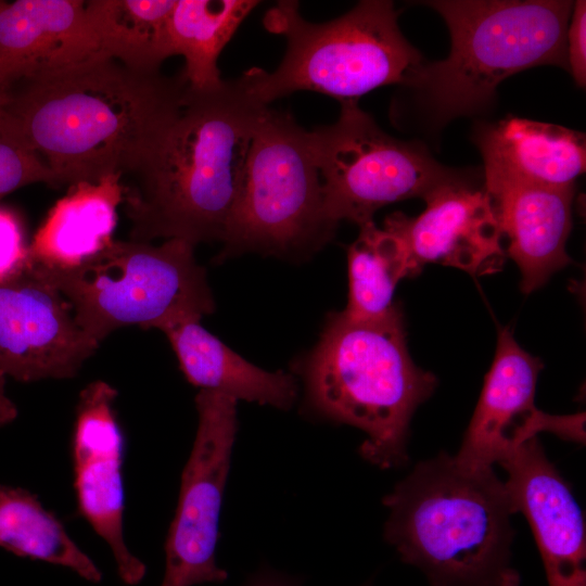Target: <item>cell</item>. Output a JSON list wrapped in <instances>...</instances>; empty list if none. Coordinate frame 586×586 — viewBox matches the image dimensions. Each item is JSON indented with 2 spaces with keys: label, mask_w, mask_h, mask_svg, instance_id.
Segmentation results:
<instances>
[{
  "label": "cell",
  "mask_w": 586,
  "mask_h": 586,
  "mask_svg": "<svg viewBox=\"0 0 586 586\" xmlns=\"http://www.w3.org/2000/svg\"><path fill=\"white\" fill-rule=\"evenodd\" d=\"M99 345L27 257L0 278V371L5 377L23 383L72 379Z\"/></svg>",
  "instance_id": "obj_11"
},
{
  "label": "cell",
  "mask_w": 586,
  "mask_h": 586,
  "mask_svg": "<svg viewBox=\"0 0 586 586\" xmlns=\"http://www.w3.org/2000/svg\"><path fill=\"white\" fill-rule=\"evenodd\" d=\"M0 547L23 558L67 568L91 583L101 570L31 492L0 484Z\"/></svg>",
  "instance_id": "obj_23"
},
{
  "label": "cell",
  "mask_w": 586,
  "mask_h": 586,
  "mask_svg": "<svg viewBox=\"0 0 586 586\" xmlns=\"http://www.w3.org/2000/svg\"><path fill=\"white\" fill-rule=\"evenodd\" d=\"M254 0H178L169 20L173 55L184 59L182 75L193 91L220 86V52L245 17L258 5Z\"/></svg>",
  "instance_id": "obj_22"
},
{
  "label": "cell",
  "mask_w": 586,
  "mask_h": 586,
  "mask_svg": "<svg viewBox=\"0 0 586 586\" xmlns=\"http://www.w3.org/2000/svg\"><path fill=\"white\" fill-rule=\"evenodd\" d=\"M450 35L447 58L423 62L405 85L435 126L475 115L494 101L498 85L524 69L568 71L566 30L573 1L434 0Z\"/></svg>",
  "instance_id": "obj_5"
},
{
  "label": "cell",
  "mask_w": 586,
  "mask_h": 586,
  "mask_svg": "<svg viewBox=\"0 0 586 586\" xmlns=\"http://www.w3.org/2000/svg\"><path fill=\"white\" fill-rule=\"evenodd\" d=\"M268 107L241 77L188 87L181 111L124 187L129 240L222 242L257 124Z\"/></svg>",
  "instance_id": "obj_2"
},
{
  "label": "cell",
  "mask_w": 586,
  "mask_h": 586,
  "mask_svg": "<svg viewBox=\"0 0 586 586\" xmlns=\"http://www.w3.org/2000/svg\"><path fill=\"white\" fill-rule=\"evenodd\" d=\"M484 189L506 239L505 252L521 271V289L531 293L572 262L565 243L575 187L495 181Z\"/></svg>",
  "instance_id": "obj_17"
},
{
  "label": "cell",
  "mask_w": 586,
  "mask_h": 586,
  "mask_svg": "<svg viewBox=\"0 0 586 586\" xmlns=\"http://www.w3.org/2000/svg\"><path fill=\"white\" fill-rule=\"evenodd\" d=\"M384 538L431 586H519L511 565L514 512L493 468L470 469L441 451L383 498Z\"/></svg>",
  "instance_id": "obj_3"
},
{
  "label": "cell",
  "mask_w": 586,
  "mask_h": 586,
  "mask_svg": "<svg viewBox=\"0 0 586 586\" xmlns=\"http://www.w3.org/2000/svg\"><path fill=\"white\" fill-rule=\"evenodd\" d=\"M309 409L368 434L358 453L391 469L409 460V424L433 393L436 378L412 361L402 313L372 320L331 314L301 367Z\"/></svg>",
  "instance_id": "obj_4"
},
{
  "label": "cell",
  "mask_w": 586,
  "mask_h": 586,
  "mask_svg": "<svg viewBox=\"0 0 586 586\" xmlns=\"http://www.w3.org/2000/svg\"><path fill=\"white\" fill-rule=\"evenodd\" d=\"M188 82L98 55L25 79L4 110L59 186L133 174L181 111Z\"/></svg>",
  "instance_id": "obj_1"
},
{
  "label": "cell",
  "mask_w": 586,
  "mask_h": 586,
  "mask_svg": "<svg viewBox=\"0 0 586 586\" xmlns=\"http://www.w3.org/2000/svg\"><path fill=\"white\" fill-rule=\"evenodd\" d=\"M188 382L260 405L286 410L297 397L296 379L282 370L269 372L231 351L205 330L198 319L182 320L162 330Z\"/></svg>",
  "instance_id": "obj_19"
},
{
  "label": "cell",
  "mask_w": 586,
  "mask_h": 586,
  "mask_svg": "<svg viewBox=\"0 0 586 586\" xmlns=\"http://www.w3.org/2000/svg\"><path fill=\"white\" fill-rule=\"evenodd\" d=\"M175 0H91L85 9L102 56L140 72H158L173 56Z\"/></svg>",
  "instance_id": "obj_21"
},
{
  "label": "cell",
  "mask_w": 586,
  "mask_h": 586,
  "mask_svg": "<svg viewBox=\"0 0 586 586\" xmlns=\"http://www.w3.org/2000/svg\"><path fill=\"white\" fill-rule=\"evenodd\" d=\"M340 103L335 123L309 131L324 212L333 225L345 219L360 227L387 204L424 200L464 178L436 162L424 145L386 133L357 101Z\"/></svg>",
  "instance_id": "obj_9"
},
{
  "label": "cell",
  "mask_w": 586,
  "mask_h": 586,
  "mask_svg": "<svg viewBox=\"0 0 586 586\" xmlns=\"http://www.w3.org/2000/svg\"><path fill=\"white\" fill-rule=\"evenodd\" d=\"M348 302L343 310L354 319L372 320L388 315L396 284L413 276L408 250L393 230L373 221L360 226L347 249Z\"/></svg>",
  "instance_id": "obj_24"
},
{
  "label": "cell",
  "mask_w": 586,
  "mask_h": 586,
  "mask_svg": "<svg viewBox=\"0 0 586 586\" xmlns=\"http://www.w3.org/2000/svg\"><path fill=\"white\" fill-rule=\"evenodd\" d=\"M392 1L365 0L344 15L311 23L296 1H279L263 20L284 36L286 50L273 72L258 67L242 78L257 100L269 104L296 91H315L341 101L379 87L405 86L424 62L400 31Z\"/></svg>",
  "instance_id": "obj_6"
},
{
  "label": "cell",
  "mask_w": 586,
  "mask_h": 586,
  "mask_svg": "<svg viewBox=\"0 0 586 586\" xmlns=\"http://www.w3.org/2000/svg\"><path fill=\"white\" fill-rule=\"evenodd\" d=\"M35 182L59 186L56 177L31 148L14 118L0 105V199Z\"/></svg>",
  "instance_id": "obj_25"
},
{
  "label": "cell",
  "mask_w": 586,
  "mask_h": 586,
  "mask_svg": "<svg viewBox=\"0 0 586 586\" xmlns=\"http://www.w3.org/2000/svg\"><path fill=\"white\" fill-rule=\"evenodd\" d=\"M499 466L508 474L505 486L514 512H522L532 528L548 586H586L583 511L538 436L526 441Z\"/></svg>",
  "instance_id": "obj_15"
},
{
  "label": "cell",
  "mask_w": 586,
  "mask_h": 586,
  "mask_svg": "<svg viewBox=\"0 0 586 586\" xmlns=\"http://www.w3.org/2000/svg\"><path fill=\"white\" fill-rule=\"evenodd\" d=\"M542 361L522 349L509 328H498L495 357L455 459L470 469L493 468L526 441L550 432L585 442V415L555 416L535 406Z\"/></svg>",
  "instance_id": "obj_12"
},
{
  "label": "cell",
  "mask_w": 586,
  "mask_h": 586,
  "mask_svg": "<svg viewBox=\"0 0 586 586\" xmlns=\"http://www.w3.org/2000/svg\"><path fill=\"white\" fill-rule=\"evenodd\" d=\"M238 400L199 390L198 430L181 475L178 505L165 543L166 565L160 586L222 583L216 563L218 523L238 429Z\"/></svg>",
  "instance_id": "obj_10"
},
{
  "label": "cell",
  "mask_w": 586,
  "mask_h": 586,
  "mask_svg": "<svg viewBox=\"0 0 586 586\" xmlns=\"http://www.w3.org/2000/svg\"><path fill=\"white\" fill-rule=\"evenodd\" d=\"M424 201L426 207L416 218L396 213L384 224L405 242L415 275L429 263L471 275L495 272L502 266L504 240L485 189L462 178L438 188Z\"/></svg>",
  "instance_id": "obj_14"
},
{
  "label": "cell",
  "mask_w": 586,
  "mask_h": 586,
  "mask_svg": "<svg viewBox=\"0 0 586 586\" xmlns=\"http://www.w3.org/2000/svg\"><path fill=\"white\" fill-rule=\"evenodd\" d=\"M243 586H301V583L269 568H264L252 574ZM361 586H371V582Z\"/></svg>",
  "instance_id": "obj_28"
},
{
  "label": "cell",
  "mask_w": 586,
  "mask_h": 586,
  "mask_svg": "<svg viewBox=\"0 0 586 586\" xmlns=\"http://www.w3.org/2000/svg\"><path fill=\"white\" fill-rule=\"evenodd\" d=\"M101 55L85 1H0V89Z\"/></svg>",
  "instance_id": "obj_16"
},
{
  "label": "cell",
  "mask_w": 586,
  "mask_h": 586,
  "mask_svg": "<svg viewBox=\"0 0 586 586\" xmlns=\"http://www.w3.org/2000/svg\"><path fill=\"white\" fill-rule=\"evenodd\" d=\"M33 265L59 289L79 327L99 344L123 327L162 331L215 310L206 270L194 257V245L183 240L161 245L113 240L75 266Z\"/></svg>",
  "instance_id": "obj_7"
},
{
  "label": "cell",
  "mask_w": 586,
  "mask_h": 586,
  "mask_svg": "<svg viewBox=\"0 0 586 586\" xmlns=\"http://www.w3.org/2000/svg\"><path fill=\"white\" fill-rule=\"evenodd\" d=\"M586 2L575 1L566 30L568 71L579 87L586 84Z\"/></svg>",
  "instance_id": "obj_26"
},
{
  "label": "cell",
  "mask_w": 586,
  "mask_h": 586,
  "mask_svg": "<svg viewBox=\"0 0 586 586\" xmlns=\"http://www.w3.org/2000/svg\"><path fill=\"white\" fill-rule=\"evenodd\" d=\"M120 177L110 175L94 183L71 186L36 232L27 259L40 266L69 267L107 246L124 199Z\"/></svg>",
  "instance_id": "obj_20"
},
{
  "label": "cell",
  "mask_w": 586,
  "mask_h": 586,
  "mask_svg": "<svg viewBox=\"0 0 586 586\" xmlns=\"http://www.w3.org/2000/svg\"><path fill=\"white\" fill-rule=\"evenodd\" d=\"M7 377L0 371V426L13 422L17 417V408L5 393Z\"/></svg>",
  "instance_id": "obj_29"
},
{
  "label": "cell",
  "mask_w": 586,
  "mask_h": 586,
  "mask_svg": "<svg viewBox=\"0 0 586 586\" xmlns=\"http://www.w3.org/2000/svg\"><path fill=\"white\" fill-rule=\"evenodd\" d=\"M27 252L17 217L0 207V278L17 268L26 259Z\"/></svg>",
  "instance_id": "obj_27"
},
{
  "label": "cell",
  "mask_w": 586,
  "mask_h": 586,
  "mask_svg": "<svg viewBox=\"0 0 586 586\" xmlns=\"http://www.w3.org/2000/svg\"><path fill=\"white\" fill-rule=\"evenodd\" d=\"M117 395L102 380L79 394L72 438L73 485L79 513L111 548L120 579L133 586L143 579L146 566L124 539L125 438L114 410Z\"/></svg>",
  "instance_id": "obj_13"
},
{
  "label": "cell",
  "mask_w": 586,
  "mask_h": 586,
  "mask_svg": "<svg viewBox=\"0 0 586 586\" xmlns=\"http://www.w3.org/2000/svg\"><path fill=\"white\" fill-rule=\"evenodd\" d=\"M474 140L485 182L570 188L585 171L584 133L559 125L511 116L477 127Z\"/></svg>",
  "instance_id": "obj_18"
},
{
  "label": "cell",
  "mask_w": 586,
  "mask_h": 586,
  "mask_svg": "<svg viewBox=\"0 0 586 586\" xmlns=\"http://www.w3.org/2000/svg\"><path fill=\"white\" fill-rule=\"evenodd\" d=\"M336 226L326 215L310 132L269 106L255 129L234 211L217 256L257 252L303 258Z\"/></svg>",
  "instance_id": "obj_8"
},
{
  "label": "cell",
  "mask_w": 586,
  "mask_h": 586,
  "mask_svg": "<svg viewBox=\"0 0 586 586\" xmlns=\"http://www.w3.org/2000/svg\"><path fill=\"white\" fill-rule=\"evenodd\" d=\"M8 100V92L0 89V105L4 104Z\"/></svg>",
  "instance_id": "obj_30"
}]
</instances>
